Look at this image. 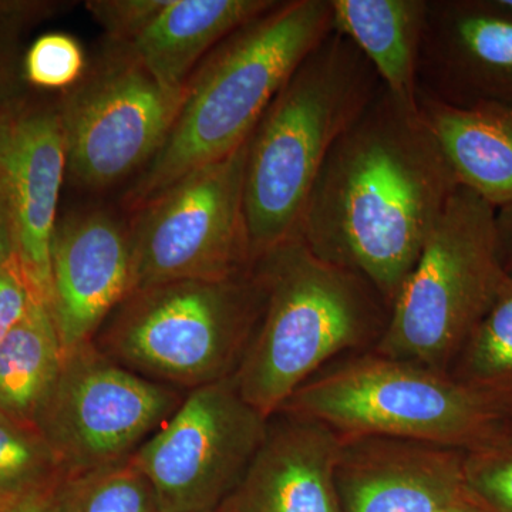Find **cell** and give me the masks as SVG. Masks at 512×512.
<instances>
[{
    "label": "cell",
    "mask_w": 512,
    "mask_h": 512,
    "mask_svg": "<svg viewBox=\"0 0 512 512\" xmlns=\"http://www.w3.org/2000/svg\"><path fill=\"white\" fill-rule=\"evenodd\" d=\"M262 308L254 268L131 292L92 342L137 375L190 392L237 372Z\"/></svg>",
    "instance_id": "5"
},
{
    "label": "cell",
    "mask_w": 512,
    "mask_h": 512,
    "mask_svg": "<svg viewBox=\"0 0 512 512\" xmlns=\"http://www.w3.org/2000/svg\"><path fill=\"white\" fill-rule=\"evenodd\" d=\"M59 484L37 488L15 497L0 498V512H55Z\"/></svg>",
    "instance_id": "29"
},
{
    "label": "cell",
    "mask_w": 512,
    "mask_h": 512,
    "mask_svg": "<svg viewBox=\"0 0 512 512\" xmlns=\"http://www.w3.org/2000/svg\"><path fill=\"white\" fill-rule=\"evenodd\" d=\"M332 32L330 0H278L225 37L188 80L163 147L124 197L128 210L247 144L279 90Z\"/></svg>",
    "instance_id": "2"
},
{
    "label": "cell",
    "mask_w": 512,
    "mask_h": 512,
    "mask_svg": "<svg viewBox=\"0 0 512 512\" xmlns=\"http://www.w3.org/2000/svg\"><path fill=\"white\" fill-rule=\"evenodd\" d=\"M32 299L16 262L0 271V342L28 312Z\"/></svg>",
    "instance_id": "28"
},
{
    "label": "cell",
    "mask_w": 512,
    "mask_h": 512,
    "mask_svg": "<svg viewBox=\"0 0 512 512\" xmlns=\"http://www.w3.org/2000/svg\"><path fill=\"white\" fill-rule=\"evenodd\" d=\"M59 3L0 2V113L28 94L22 73L20 36L36 20L46 19Z\"/></svg>",
    "instance_id": "26"
},
{
    "label": "cell",
    "mask_w": 512,
    "mask_h": 512,
    "mask_svg": "<svg viewBox=\"0 0 512 512\" xmlns=\"http://www.w3.org/2000/svg\"><path fill=\"white\" fill-rule=\"evenodd\" d=\"M333 30L348 37L387 90L416 101L427 0H330Z\"/></svg>",
    "instance_id": "19"
},
{
    "label": "cell",
    "mask_w": 512,
    "mask_h": 512,
    "mask_svg": "<svg viewBox=\"0 0 512 512\" xmlns=\"http://www.w3.org/2000/svg\"><path fill=\"white\" fill-rule=\"evenodd\" d=\"M417 107L439 140L458 184L495 210L512 202V103L467 109L416 97Z\"/></svg>",
    "instance_id": "18"
},
{
    "label": "cell",
    "mask_w": 512,
    "mask_h": 512,
    "mask_svg": "<svg viewBox=\"0 0 512 512\" xmlns=\"http://www.w3.org/2000/svg\"><path fill=\"white\" fill-rule=\"evenodd\" d=\"M268 424L228 377L185 393L131 458L160 512H218L244 480Z\"/></svg>",
    "instance_id": "11"
},
{
    "label": "cell",
    "mask_w": 512,
    "mask_h": 512,
    "mask_svg": "<svg viewBox=\"0 0 512 512\" xmlns=\"http://www.w3.org/2000/svg\"><path fill=\"white\" fill-rule=\"evenodd\" d=\"M168 0H90L86 9L106 33V42L131 45Z\"/></svg>",
    "instance_id": "27"
},
{
    "label": "cell",
    "mask_w": 512,
    "mask_h": 512,
    "mask_svg": "<svg viewBox=\"0 0 512 512\" xmlns=\"http://www.w3.org/2000/svg\"><path fill=\"white\" fill-rule=\"evenodd\" d=\"M247 153L248 143L195 168L133 211L131 292L251 268L244 217Z\"/></svg>",
    "instance_id": "8"
},
{
    "label": "cell",
    "mask_w": 512,
    "mask_h": 512,
    "mask_svg": "<svg viewBox=\"0 0 512 512\" xmlns=\"http://www.w3.org/2000/svg\"><path fill=\"white\" fill-rule=\"evenodd\" d=\"M278 412L320 421L342 439L390 437L463 451L512 421L500 403L450 373L375 352L313 376Z\"/></svg>",
    "instance_id": "6"
},
{
    "label": "cell",
    "mask_w": 512,
    "mask_h": 512,
    "mask_svg": "<svg viewBox=\"0 0 512 512\" xmlns=\"http://www.w3.org/2000/svg\"><path fill=\"white\" fill-rule=\"evenodd\" d=\"M458 185L416 101L383 86L330 150L296 235L392 308Z\"/></svg>",
    "instance_id": "1"
},
{
    "label": "cell",
    "mask_w": 512,
    "mask_h": 512,
    "mask_svg": "<svg viewBox=\"0 0 512 512\" xmlns=\"http://www.w3.org/2000/svg\"><path fill=\"white\" fill-rule=\"evenodd\" d=\"M130 225L106 210L57 220L52 241V299L63 356L92 342L104 320L130 295Z\"/></svg>",
    "instance_id": "14"
},
{
    "label": "cell",
    "mask_w": 512,
    "mask_h": 512,
    "mask_svg": "<svg viewBox=\"0 0 512 512\" xmlns=\"http://www.w3.org/2000/svg\"><path fill=\"white\" fill-rule=\"evenodd\" d=\"M467 490V488H466ZM443 512H485L483 508L480 507L476 503V501L473 500V498L466 493L461 500H458L456 504L451 505V507H448L446 511Z\"/></svg>",
    "instance_id": "32"
},
{
    "label": "cell",
    "mask_w": 512,
    "mask_h": 512,
    "mask_svg": "<svg viewBox=\"0 0 512 512\" xmlns=\"http://www.w3.org/2000/svg\"><path fill=\"white\" fill-rule=\"evenodd\" d=\"M55 512H160L156 495L133 458L64 477Z\"/></svg>",
    "instance_id": "22"
},
{
    "label": "cell",
    "mask_w": 512,
    "mask_h": 512,
    "mask_svg": "<svg viewBox=\"0 0 512 512\" xmlns=\"http://www.w3.org/2000/svg\"><path fill=\"white\" fill-rule=\"evenodd\" d=\"M495 231L501 265L512 278V202L495 210Z\"/></svg>",
    "instance_id": "30"
},
{
    "label": "cell",
    "mask_w": 512,
    "mask_h": 512,
    "mask_svg": "<svg viewBox=\"0 0 512 512\" xmlns=\"http://www.w3.org/2000/svg\"><path fill=\"white\" fill-rule=\"evenodd\" d=\"M382 87L362 52L333 30L276 94L248 140L244 217L252 262L298 234L330 150Z\"/></svg>",
    "instance_id": "3"
},
{
    "label": "cell",
    "mask_w": 512,
    "mask_h": 512,
    "mask_svg": "<svg viewBox=\"0 0 512 512\" xmlns=\"http://www.w3.org/2000/svg\"><path fill=\"white\" fill-rule=\"evenodd\" d=\"M467 493L485 512H512V421L464 451Z\"/></svg>",
    "instance_id": "24"
},
{
    "label": "cell",
    "mask_w": 512,
    "mask_h": 512,
    "mask_svg": "<svg viewBox=\"0 0 512 512\" xmlns=\"http://www.w3.org/2000/svg\"><path fill=\"white\" fill-rule=\"evenodd\" d=\"M498 5L512 13V0H497Z\"/></svg>",
    "instance_id": "33"
},
{
    "label": "cell",
    "mask_w": 512,
    "mask_h": 512,
    "mask_svg": "<svg viewBox=\"0 0 512 512\" xmlns=\"http://www.w3.org/2000/svg\"><path fill=\"white\" fill-rule=\"evenodd\" d=\"M183 97L161 87L127 46L106 42L57 99L69 180L94 191L140 174L163 147Z\"/></svg>",
    "instance_id": "9"
},
{
    "label": "cell",
    "mask_w": 512,
    "mask_h": 512,
    "mask_svg": "<svg viewBox=\"0 0 512 512\" xmlns=\"http://www.w3.org/2000/svg\"><path fill=\"white\" fill-rule=\"evenodd\" d=\"M416 97L456 109L512 103V13L497 0H427Z\"/></svg>",
    "instance_id": "13"
},
{
    "label": "cell",
    "mask_w": 512,
    "mask_h": 512,
    "mask_svg": "<svg viewBox=\"0 0 512 512\" xmlns=\"http://www.w3.org/2000/svg\"><path fill=\"white\" fill-rule=\"evenodd\" d=\"M16 262V241L8 212L0 204V271Z\"/></svg>",
    "instance_id": "31"
},
{
    "label": "cell",
    "mask_w": 512,
    "mask_h": 512,
    "mask_svg": "<svg viewBox=\"0 0 512 512\" xmlns=\"http://www.w3.org/2000/svg\"><path fill=\"white\" fill-rule=\"evenodd\" d=\"M505 276L495 208L458 185L394 299L375 353L448 373Z\"/></svg>",
    "instance_id": "7"
},
{
    "label": "cell",
    "mask_w": 512,
    "mask_h": 512,
    "mask_svg": "<svg viewBox=\"0 0 512 512\" xmlns=\"http://www.w3.org/2000/svg\"><path fill=\"white\" fill-rule=\"evenodd\" d=\"M86 69L82 45L67 33H45L23 53V79L33 89L66 92L82 79Z\"/></svg>",
    "instance_id": "25"
},
{
    "label": "cell",
    "mask_w": 512,
    "mask_h": 512,
    "mask_svg": "<svg viewBox=\"0 0 512 512\" xmlns=\"http://www.w3.org/2000/svg\"><path fill=\"white\" fill-rule=\"evenodd\" d=\"M67 178L59 104L25 94L0 113V204L16 241V264L30 293L50 308L52 241Z\"/></svg>",
    "instance_id": "12"
},
{
    "label": "cell",
    "mask_w": 512,
    "mask_h": 512,
    "mask_svg": "<svg viewBox=\"0 0 512 512\" xmlns=\"http://www.w3.org/2000/svg\"><path fill=\"white\" fill-rule=\"evenodd\" d=\"M262 308L232 379L271 417L332 357L376 342L390 306L362 275L313 254L298 235L256 258Z\"/></svg>",
    "instance_id": "4"
},
{
    "label": "cell",
    "mask_w": 512,
    "mask_h": 512,
    "mask_svg": "<svg viewBox=\"0 0 512 512\" xmlns=\"http://www.w3.org/2000/svg\"><path fill=\"white\" fill-rule=\"evenodd\" d=\"M218 512H234V511L229 510V508H228V507H222V508H221V510H220V511H218Z\"/></svg>",
    "instance_id": "34"
},
{
    "label": "cell",
    "mask_w": 512,
    "mask_h": 512,
    "mask_svg": "<svg viewBox=\"0 0 512 512\" xmlns=\"http://www.w3.org/2000/svg\"><path fill=\"white\" fill-rule=\"evenodd\" d=\"M278 0H168L150 26L124 45L168 92H184L212 50Z\"/></svg>",
    "instance_id": "17"
},
{
    "label": "cell",
    "mask_w": 512,
    "mask_h": 512,
    "mask_svg": "<svg viewBox=\"0 0 512 512\" xmlns=\"http://www.w3.org/2000/svg\"><path fill=\"white\" fill-rule=\"evenodd\" d=\"M458 382L485 394L512 414V278L505 276L490 309L458 353Z\"/></svg>",
    "instance_id": "21"
},
{
    "label": "cell",
    "mask_w": 512,
    "mask_h": 512,
    "mask_svg": "<svg viewBox=\"0 0 512 512\" xmlns=\"http://www.w3.org/2000/svg\"><path fill=\"white\" fill-rule=\"evenodd\" d=\"M185 393L137 375L93 342L63 357L36 417L64 477L130 460L170 419Z\"/></svg>",
    "instance_id": "10"
},
{
    "label": "cell",
    "mask_w": 512,
    "mask_h": 512,
    "mask_svg": "<svg viewBox=\"0 0 512 512\" xmlns=\"http://www.w3.org/2000/svg\"><path fill=\"white\" fill-rule=\"evenodd\" d=\"M63 478L62 468L39 430L0 410V498L49 487Z\"/></svg>",
    "instance_id": "23"
},
{
    "label": "cell",
    "mask_w": 512,
    "mask_h": 512,
    "mask_svg": "<svg viewBox=\"0 0 512 512\" xmlns=\"http://www.w3.org/2000/svg\"><path fill=\"white\" fill-rule=\"evenodd\" d=\"M336 485L343 512H443L466 495L464 451L390 439H343Z\"/></svg>",
    "instance_id": "15"
},
{
    "label": "cell",
    "mask_w": 512,
    "mask_h": 512,
    "mask_svg": "<svg viewBox=\"0 0 512 512\" xmlns=\"http://www.w3.org/2000/svg\"><path fill=\"white\" fill-rule=\"evenodd\" d=\"M63 357L49 306L33 298L25 316L0 342V410L36 427Z\"/></svg>",
    "instance_id": "20"
},
{
    "label": "cell",
    "mask_w": 512,
    "mask_h": 512,
    "mask_svg": "<svg viewBox=\"0 0 512 512\" xmlns=\"http://www.w3.org/2000/svg\"><path fill=\"white\" fill-rule=\"evenodd\" d=\"M343 439L326 424L278 412L224 507L234 512H343L338 466Z\"/></svg>",
    "instance_id": "16"
}]
</instances>
